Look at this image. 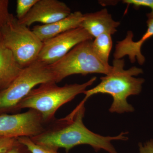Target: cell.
Here are the masks:
<instances>
[{
	"instance_id": "7a4b0ae2",
	"label": "cell",
	"mask_w": 153,
	"mask_h": 153,
	"mask_svg": "<svg viewBox=\"0 0 153 153\" xmlns=\"http://www.w3.org/2000/svg\"><path fill=\"white\" fill-rule=\"evenodd\" d=\"M112 66L111 71L100 78L101 81L98 85L85 91L83 100L86 101L91 96L97 94H110L113 98L110 112L119 114L133 112V107L128 102L127 98L140 93L144 79L134 76L142 74L143 69L133 66L126 70L123 58L114 59Z\"/></svg>"
},
{
	"instance_id": "30bf717a",
	"label": "cell",
	"mask_w": 153,
	"mask_h": 153,
	"mask_svg": "<svg viewBox=\"0 0 153 153\" xmlns=\"http://www.w3.org/2000/svg\"><path fill=\"white\" fill-rule=\"evenodd\" d=\"M147 24V30L139 41H134L133 33L128 31L124 39L117 42L114 53V59H122L127 56L131 63L136 60L140 65L144 63L145 58L141 50L143 44L153 36V19H148Z\"/></svg>"
},
{
	"instance_id": "4fadbf2b",
	"label": "cell",
	"mask_w": 153,
	"mask_h": 153,
	"mask_svg": "<svg viewBox=\"0 0 153 153\" xmlns=\"http://www.w3.org/2000/svg\"><path fill=\"white\" fill-rule=\"evenodd\" d=\"M24 68L0 41V91L8 87Z\"/></svg>"
},
{
	"instance_id": "277c9868",
	"label": "cell",
	"mask_w": 153,
	"mask_h": 153,
	"mask_svg": "<svg viewBox=\"0 0 153 153\" xmlns=\"http://www.w3.org/2000/svg\"><path fill=\"white\" fill-rule=\"evenodd\" d=\"M93 40L78 44L61 59L49 66L55 75L56 82L73 74H108L112 66L100 60L92 48Z\"/></svg>"
},
{
	"instance_id": "3957f363",
	"label": "cell",
	"mask_w": 153,
	"mask_h": 153,
	"mask_svg": "<svg viewBox=\"0 0 153 153\" xmlns=\"http://www.w3.org/2000/svg\"><path fill=\"white\" fill-rule=\"evenodd\" d=\"M96 80L94 77L82 84H66L58 86L55 82H47L34 88L19 102L16 109L35 110L41 114L45 123L55 119V113L60 107L71 101L75 97L84 93Z\"/></svg>"
},
{
	"instance_id": "9c48e42d",
	"label": "cell",
	"mask_w": 153,
	"mask_h": 153,
	"mask_svg": "<svg viewBox=\"0 0 153 153\" xmlns=\"http://www.w3.org/2000/svg\"><path fill=\"white\" fill-rule=\"evenodd\" d=\"M71 10L65 3L58 0H38L27 15L19 21L29 27L36 22L48 25L68 16Z\"/></svg>"
},
{
	"instance_id": "8992f818",
	"label": "cell",
	"mask_w": 153,
	"mask_h": 153,
	"mask_svg": "<svg viewBox=\"0 0 153 153\" xmlns=\"http://www.w3.org/2000/svg\"><path fill=\"white\" fill-rule=\"evenodd\" d=\"M50 82H56V79L49 66L37 60L25 67L8 87L0 91V111L16 109L36 86Z\"/></svg>"
},
{
	"instance_id": "44dd1931",
	"label": "cell",
	"mask_w": 153,
	"mask_h": 153,
	"mask_svg": "<svg viewBox=\"0 0 153 153\" xmlns=\"http://www.w3.org/2000/svg\"><path fill=\"white\" fill-rule=\"evenodd\" d=\"M139 153H153V140L146 143L144 145L139 144Z\"/></svg>"
},
{
	"instance_id": "7c38bea8",
	"label": "cell",
	"mask_w": 153,
	"mask_h": 153,
	"mask_svg": "<svg viewBox=\"0 0 153 153\" xmlns=\"http://www.w3.org/2000/svg\"><path fill=\"white\" fill-rule=\"evenodd\" d=\"M83 14L80 11L71 13L68 16L57 22L33 27V32L42 42L69 30L80 27Z\"/></svg>"
},
{
	"instance_id": "2e32d148",
	"label": "cell",
	"mask_w": 153,
	"mask_h": 153,
	"mask_svg": "<svg viewBox=\"0 0 153 153\" xmlns=\"http://www.w3.org/2000/svg\"><path fill=\"white\" fill-rule=\"evenodd\" d=\"M38 0H17L16 19L20 21L28 14Z\"/></svg>"
},
{
	"instance_id": "9a60e30c",
	"label": "cell",
	"mask_w": 153,
	"mask_h": 153,
	"mask_svg": "<svg viewBox=\"0 0 153 153\" xmlns=\"http://www.w3.org/2000/svg\"><path fill=\"white\" fill-rule=\"evenodd\" d=\"M17 139L19 143L25 145L30 153H59L56 150L36 143L28 137H22Z\"/></svg>"
},
{
	"instance_id": "8fae6325",
	"label": "cell",
	"mask_w": 153,
	"mask_h": 153,
	"mask_svg": "<svg viewBox=\"0 0 153 153\" xmlns=\"http://www.w3.org/2000/svg\"><path fill=\"white\" fill-rule=\"evenodd\" d=\"M120 25L115 21L106 9L94 13L83 14L80 27L84 28L89 34L95 38L102 34H108L112 36L117 32Z\"/></svg>"
},
{
	"instance_id": "7402d4cb",
	"label": "cell",
	"mask_w": 153,
	"mask_h": 153,
	"mask_svg": "<svg viewBox=\"0 0 153 153\" xmlns=\"http://www.w3.org/2000/svg\"><path fill=\"white\" fill-rule=\"evenodd\" d=\"M0 37H1V34H0Z\"/></svg>"
},
{
	"instance_id": "d6986e66",
	"label": "cell",
	"mask_w": 153,
	"mask_h": 153,
	"mask_svg": "<svg viewBox=\"0 0 153 153\" xmlns=\"http://www.w3.org/2000/svg\"><path fill=\"white\" fill-rule=\"evenodd\" d=\"M18 143L17 138L0 136V153L6 152Z\"/></svg>"
},
{
	"instance_id": "ffe728a7",
	"label": "cell",
	"mask_w": 153,
	"mask_h": 153,
	"mask_svg": "<svg viewBox=\"0 0 153 153\" xmlns=\"http://www.w3.org/2000/svg\"><path fill=\"white\" fill-rule=\"evenodd\" d=\"M4 153H30L28 149L22 144L19 142L10 150Z\"/></svg>"
},
{
	"instance_id": "5b68a950",
	"label": "cell",
	"mask_w": 153,
	"mask_h": 153,
	"mask_svg": "<svg viewBox=\"0 0 153 153\" xmlns=\"http://www.w3.org/2000/svg\"><path fill=\"white\" fill-rule=\"evenodd\" d=\"M0 41L23 68L37 61L43 42L33 30L20 24L14 16L0 31Z\"/></svg>"
},
{
	"instance_id": "52a82bcc",
	"label": "cell",
	"mask_w": 153,
	"mask_h": 153,
	"mask_svg": "<svg viewBox=\"0 0 153 153\" xmlns=\"http://www.w3.org/2000/svg\"><path fill=\"white\" fill-rule=\"evenodd\" d=\"M41 114L35 110L14 114L0 115V136L32 138L44 131L46 126Z\"/></svg>"
},
{
	"instance_id": "6da1fadb",
	"label": "cell",
	"mask_w": 153,
	"mask_h": 153,
	"mask_svg": "<svg viewBox=\"0 0 153 153\" xmlns=\"http://www.w3.org/2000/svg\"><path fill=\"white\" fill-rule=\"evenodd\" d=\"M82 100L71 113L65 117L54 120L40 134L30 138L34 142L57 150L65 149L68 152L76 146L89 145L97 152L104 150L109 153H117L111 141L126 140L128 138L122 132L116 136H102L91 131L83 123L85 113Z\"/></svg>"
},
{
	"instance_id": "ac0fdd59",
	"label": "cell",
	"mask_w": 153,
	"mask_h": 153,
	"mask_svg": "<svg viewBox=\"0 0 153 153\" xmlns=\"http://www.w3.org/2000/svg\"><path fill=\"white\" fill-rule=\"evenodd\" d=\"M123 2L128 5H132L135 8L140 7H148L151 12L147 14L148 19H153V0H124Z\"/></svg>"
},
{
	"instance_id": "e0dca14e",
	"label": "cell",
	"mask_w": 153,
	"mask_h": 153,
	"mask_svg": "<svg viewBox=\"0 0 153 153\" xmlns=\"http://www.w3.org/2000/svg\"><path fill=\"white\" fill-rule=\"evenodd\" d=\"M9 4L8 0H0V31L13 16L9 12Z\"/></svg>"
},
{
	"instance_id": "5bb4252c",
	"label": "cell",
	"mask_w": 153,
	"mask_h": 153,
	"mask_svg": "<svg viewBox=\"0 0 153 153\" xmlns=\"http://www.w3.org/2000/svg\"><path fill=\"white\" fill-rule=\"evenodd\" d=\"M92 45L94 52L100 60L109 64L108 59L113 46L111 35L103 34L97 36L92 41Z\"/></svg>"
},
{
	"instance_id": "ba28073f",
	"label": "cell",
	"mask_w": 153,
	"mask_h": 153,
	"mask_svg": "<svg viewBox=\"0 0 153 153\" xmlns=\"http://www.w3.org/2000/svg\"><path fill=\"white\" fill-rule=\"evenodd\" d=\"M93 38L81 27L69 30L43 42L37 60L46 66H50L78 44Z\"/></svg>"
}]
</instances>
